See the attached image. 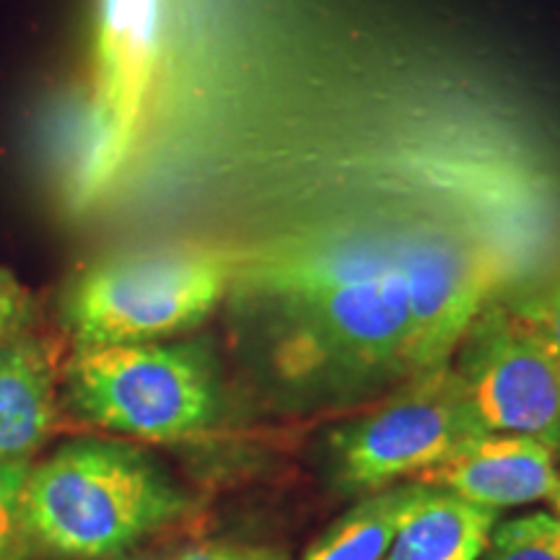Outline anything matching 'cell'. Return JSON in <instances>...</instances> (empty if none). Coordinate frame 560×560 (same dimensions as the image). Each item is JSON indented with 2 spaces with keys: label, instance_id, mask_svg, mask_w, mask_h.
<instances>
[{
  "label": "cell",
  "instance_id": "1",
  "mask_svg": "<svg viewBox=\"0 0 560 560\" xmlns=\"http://www.w3.org/2000/svg\"><path fill=\"white\" fill-rule=\"evenodd\" d=\"M234 283L285 330V361L338 384L410 376V306L397 221L272 236L234 255Z\"/></svg>",
  "mask_w": 560,
  "mask_h": 560
},
{
  "label": "cell",
  "instance_id": "2",
  "mask_svg": "<svg viewBox=\"0 0 560 560\" xmlns=\"http://www.w3.org/2000/svg\"><path fill=\"white\" fill-rule=\"evenodd\" d=\"M190 493L138 446L75 439L34 465L24 516L30 542L66 560H109L179 522Z\"/></svg>",
  "mask_w": 560,
  "mask_h": 560
},
{
  "label": "cell",
  "instance_id": "3",
  "mask_svg": "<svg viewBox=\"0 0 560 560\" xmlns=\"http://www.w3.org/2000/svg\"><path fill=\"white\" fill-rule=\"evenodd\" d=\"M234 285V255L198 247L122 249L68 280L60 322L75 348L159 342L202 325Z\"/></svg>",
  "mask_w": 560,
  "mask_h": 560
},
{
  "label": "cell",
  "instance_id": "4",
  "mask_svg": "<svg viewBox=\"0 0 560 560\" xmlns=\"http://www.w3.org/2000/svg\"><path fill=\"white\" fill-rule=\"evenodd\" d=\"M62 384L81 420L156 444L202 436L221 418L219 371L202 342L75 348Z\"/></svg>",
  "mask_w": 560,
  "mask_h": 560
},
{
  "label": "cell",
  "instance_id": "5",
  "mask_svg": "<svg viewBox=\"0 0 560 560\" xmlns=\"http://www.w3.org/2000/svg\"><path fill=\"white\" fill-rule=\"evenodd\" d=\"M480 433L488 431L450 363L412 376L380 410L340 425L330 436L332 475L346 493L369 495L400 478H418Z\"/></svg>",
  "mask_w": 560,
  "mask_h": 560
},
{
  "label": "cell",
  "instance_id": "6",
  "mask_svg": "<svg viewBox=\"0 0 560 560\" xmlns=\"http://www.w3.org/2000/svg\"><path fill=\"white\" fill-rule=\"evenodd\" d=\"M457 350L454 371L482 429L560 452V363L520 312L482 310Z\"/></svg>",
  "mask_w": 560,
  "mask_h": 560
},
{
  "label": "cell",
  "instance_id": "7",
  "mask_svg": "<svg viewBox=\"0 0 560 560\" xmlns=\"http://www.w3.org/2000/svg\"><path fill=\"white\" fill-rule=\"evenodd\" d=\"M400 255L410 306V380L450 366L480 317L493 268L462 231L431 219H400Z\"/></svg>",
  "mask_w": 560,
  "mask_h": 560
},
{
  "label": "cell",
  "instance_id": "8",
  "mask_svg": "<svg viewBox=\"0 0 560 560\" xmlns=\"http://www.w3.org/2000/svg\"><path fill=\"white\" fill-rule=\"evenodd\" d=\"M558 452L514 433H480L418 475V482L444 488L482 509L501 511L558 501Z\"/></svg>",
  "mask_w": 560,
  "mask_h": 560
},
{
  "label": "cell",
  "instance_id": "9",
  "mask_svg": "<svg viewBox=\"0 0 560 560\" xmlns=\"http://www.w3.org/2000/svg\"><path fill=\"white\" fill-rule=\"evenodd\" d=\"M58 361L24 332L0 342V462H34L58 425Z\"/></svg>",
  "mask_w": 560,
  "mask_h": 560
},
{
  "label": "cell",
  "instance_id": "10",
  "mask_svg": "<svg viewBox=\"0 0 560 560\" xmlns=\"http://www.w3.org/2000/svg\"><path fill=\"white\" fill-rule=\"evenodd\" d=\"M499 511L423 482L384 560H480Z\"/></svg>",
  "mask_w": 560,
  "mask_h": 560
},
{
  "label": "cell",
  "instance_id": "11",
  "mask_svg": "<svg viewBox=\"0 0 560 560\" xmlns=\"http://www.w3.org/2000/svg\"><path fill=\"white\" fill-rule=\"evenodd\" d=\"M423 482L410 480L369 493L332 522L299 560H384Z\"/></svg>",
  "mask_w": 560,
  "mask_h": 560
},
{
  "label": "cell",
  "instance_id": "12",
  "mask_svg": "<svg viewBox=\"0 0 560 560\" xmlns=\"http://www.w3.org/2000/svg\"><path fill=\"white\" fill-rule=\"evenodd\" d=\"M480 560H560V516L535 511L495 524Z\"/></svg>",
  "mask_w": 560,
  "mask_h": 560
},
{
  "label": "cell",
  "instance_id": "13",
  "mask_svg": "<svg viewBox=\"0 0 560 560\" xmlns=\"http://www.w3.org/2000/svg\"><path fill=\"white\" fill-rule=\"evenodd\" d=\"M30 470L32 462H0V560H24L32 548L24 516Z\"/></svg>",
  "mask_w": 560,
  "mask_h": 560
},
{
  "label": "cell",
  "instance_id": "14",
  "mask_svg": "<svg viewBox=\"0 0 560 560\" xmlns=\"http://www.w3.org/2000/svg\"><path fill=\"white\" fill-rule=\"evenodd\" d=\"M34 299L19 283L16 276L0 268V342L16 338L32 330L34 325Z\"/></svg>",
  "mask_w": 560,
  "mask_h": 560
},
{
  "label": "cell",
  "instance_id": "15",
  "mask_svg": "<svg viewBox=\"0 0 560 560\" xmlns=\"http://www.w3.org/2000/svg\"><path fill=\"white\" fill-rule=\"evenodd\" d=\"M516 312L535 327L560 363V276L535 296L524 299Z\"/></svg>",
  "mask_w": 560,
  "mask_h": 560
},
{
  "label": "cell",
  "instance_id": "16",
  "mask_svg": "<svg viewBox=\"0 0 560 560\" xmlns=\"http://www.w3.org/2000/svg\"><path fill=\"white\" fill-rule=\"evenodd\" d=\"M170 560H291V552L283 545L202 542L177 552Z\"/></svg>",
  "mask_w": 560,
  "mask_h": 560
},
{
  "label": "cell",
  "instance_id": "17",
  "mask_svg": "<svg viewBox=\"0 0 560 560\" xmlns=\"http://www.w3.org/2000/svg\"><path fill=\"white\" fill-rule=\"evenodd\" d=\"M556 503H558V506H560V495H558V501H556Z\"/></svg>",
  "mask_w": 560,
  "mask_h": 560
}]
</instances>
